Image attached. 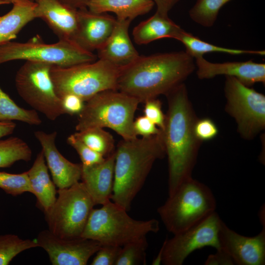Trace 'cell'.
I'll return each mask as SVG.
<instances>
[{"label":"cell","instance_id":"e575fe53","mask_svg":"<svg viewBox=\"0 0 265 265\" xmlns=\"http://www.w3.org/2000/svg\"><path fill=\"white\" fill-rule=\"evenodd\" d=\"M122 247L113 245H102L96 253L91 265H115Z\"/></svg>","mask_w":265,"mask_h":265},{"label":"cell","instance_id":"8d00e7d4","mask_svg":"<svg viewBox=\"0 0 265 265\" xmlns=\"http://www.w3.org/2000/svg\"><path fill=\"white\" fill-rule=\"evenodd\" d=\"M133 129L138 135L148 137L158 134L161 130L145 115L138 117L133 121Z\"/></svg>","mask_w":265,"mask_h":265},{"label":"cell","instance_id":"ba28073f","mask_svg":"<svg viewBox=\"0 0 265 265\" xmlns=\"http://www.w3.org/2000/svg\"><path fill=\"white\" fill-rule=\"evenodd\" d=\"M98 57L71 40L45 43L38 35L26 42L9 41L0 46V64L15 60L42 62L68 67L95 61Z\"/></svg>","mask_w":265,"mask_h":265},{"label":"cell","instance_id":"83f0119b","mask_svg":"<svg viewBox=\"0 0 265 265\" xmlns=\"http://www.w3.org/2000/svg\"><path fill=\"white\" fill-rule=\"evenodd\" d=\"M32 156L27 144L17 137L0 140V168L8 167L19 160L28 161Z\"/></svg>","mask_w":265,"mask_h":265},{"label":"cell","instance_id":"9a60e30c","mask_svg":"<svg viewBox=\"0 0 265 265\" xmlns=\"http://www.w3.org/2000/svg\"><path fill=\"white\" fill-rule=\"evenodd\" d=\"M195 59L197 75L200 79H209L218 75L234 77L251 87L256 83H265V64L252 60L213 63L203 56Z\"/></svg>","mask_w":265,"mask_h":265},{"label":"cell","instance_id":"f35d334b","mask_svg":"<svg viewBox=\"0 0 265 265\" xmlns=\"http://www.w3.org/2000/svg\"><path fill=\"white\" fill-rule=\"evenodd\" d=\"M205 265H234V263L229 255L220 248L215 254L210 255L205 262Z\"/></svg>","mask_w":265,"mask_h":265},{"label":"cell","instance_id":"1f68e13d","mask_svg":"<svg viewBox=\"0 0 265 265\" xmlns=\"http://www.w3.org/2000/svg\"><path fill=\"white\" fill-rule=\"evenodd\" d=\"M0 188L13 196L26 192L32 193L27 171L20 174L0 172Z\"/></svg>","mask_w":265,"mask_h":265},{"label":"cell","instance_id":"e0dca14e","mask_svg":"<svg viewBox=\"0 0 265 265\" xmlns=\"http://www.w3.org/2000/svg\"><path fill=\"white\" fill-rule=\"evenodd\" d=\"M78 29L73 41L86 51L98 50L111 34L116 18L106 13L91 12L86 7L78 9Z\"/></svg>","mask_w":265,"mask_h":265},{"label":"cell","instance_id":"ac0fdd59","mask_svg":"<svg viewBox=\"0 0 265 265\" xmlns=\"http://www.w3.org/2000/svg\"><path fill=\"white\" fill-rule=\"evenodd\" d=\"M36 18L43 20L59 40L73 41L78 26V9L59 0H34Z\"/></svg>","mask_w":265,"mask_h":265},{"label":"cell","instance_id":"60d3db41","mask_svg":"<svg viewBox=\"0 0 265 265\" xmlns=\"http://www.w3.org/2000/svg\"><path fill=\"white\" fill-rule=\"evenodd\" d=\"M16 124L13 121H0V139L13 133Z\"/></svg>","mask_w":265,"mask_h":265},{"label":"cell","instance_id":"8992f818","mask_svg":"<svg viewBox=\"0 0 265 265\" xmlns=\"http://www.w3.org/2000/svg\"><path fill=\"white\" fill-rule=\"evenodd\" d=\"M216 208L210 188L191 177L168 196L157 212L167 230L175 234L198 223L215 212Z\"/></svg>","mask_w":265,"mask_h":265},{"label":"cell","instance_id":"d590c367","mask_svg":"<svg viewBox=\"0 0 265 265\" xmlns=\"http://www.w3.org/2000/svg\"><path fill=\"white\" fill-rule=\"evenodd\" d=\"M194 132L196 137L201 142L214 138L218 132L214 122L208 118L196 120L194 125Z\"/></svg>","mask_w":265,"mask_h":265},{"label":"cell","instance_id":"b9f144b4","mask_svg":"<svg viewBox=\"0 0 265 265\" xmlns=\"http://www.w3.org/2000/svg\"><path fill=\"white\" fill-rule=\"evenodd\" d=\"M63 3L72 7L73 8L79 9L86 7L87 3L90 0H59Z\"/></svg>","mask_w":265,"mask_h":265},{"label":"cell","instance_id":"484cf974","mask_svg":"<svg viewBox=\"0 0 265 265\" xmlns=\"http://www.w3.org/2000/svg\"><path fill=\"white\" fill-rule=\"evenodd\" d=\"M13 120L30 125H39L42 123L37 111L20 107L0 87V121Z\"/></svg>","mask_w":265,"mask_h":265},{"label":"cell","instance_id":"7a4b0ae2","mask_svg":"<svg viewBox=\"0 0 265 265\" xmlns=\"http://www.w3.org/2000/svg\"><path fill=\"white\" fill-rule=\"evenodd\" d=\"M195 68L194 58L186 51L140 56L122 69L117 90L144 103L166 95L183 83Z\"/></svg>","mask_w":265,"mask_h":265},{"label":"cell","instance_id":"f546056e","mask_svg":"<svg viewBox=\"0 0 265 265\" xmlns=\"http://www.w3.org/2000/svg\"><path fill=\"white\" fill-rule=\"evenodd\" d=\"M39 247L36 239H23L13 234L0 235V265H7L21 252Z\"/></svg>","mask_w":265,"mask_h":265},{"label":"cell","instance_id":"603a6c76","mask_svg":"<svg viewBox=\"0 0 265 265\" xmlns=\"http://www.w3.org/2000/svg\"><path fill=\"white\" fill-rule=\"evenodd\" d=\"M154 4L153 0H90L86 8L97 13L112 12L116 19L132 20L149 12Z\"/></svg>","mask_w":265,"mask_h":265},{"label":"cell","instance_id":"d6a6232c","mask_svg":"<svg viewBox=\"0 0 265 265\" xmlns=\"http://www.w3.org/2000/svg\"><path fill=\"white\" fill-rule=\"evenodd\" d=\"M67 143L78 153L84 166H90L104 160L106 158L94 151L77 138L74 134L69 136Z\"/></svg>","mask_w":265,"mask_h":265},{"label":"cell","instance_id":"52a82bcc","mask_svg":"<svg viewBox=\"0 0 265 265\" xmlns=\"http://www.w3.org/2000/svg\"><path fill=\"white\" fill-rule=\"evenodd\" d=\"M121 70L106 60L99 59L68 67L52 65L50 75L59 98L72 94L86 102L101 92L117 90Z\"/></svg>","mask_w":265,"mask_h":265},{"label":"cell","instance_id":"4dcf8cb0","mask_svg":"<svg viewBox=\"0 0 265 265\" xmlns=\"http://www.w3.org/2000/svg\"><path fill=\"white\" fill-rule=\"evenodd\" d=\"M147 247L146 237L126 244L122 246L115 265H145Z\"/></svg>","mask_w":265,"mask_h":265},{"label":"cell","instance_id":"3957f363","mask_svg":"<svg viewBox=\"0 0 265 265\" xmlns=\"http://www.w3.org/2000/svg\"><path fill=\"white\" fill-rule=\"evenodd\" d=\"M111 200L128 211L155 161L166 155L160 133L120 141L115 151Z\"/></svg>","mask_w":265,"mask_h":265},{"label":"cell","instance_id":"f1b7e54d","mask_svg":"<svg viewBox=\"0 0 265 265\" xmlns=\"http://www.w3.org/2000/svg\"><path fill=\"white\" fill-rule=\"evenodd\" d=\"M231 0H197L189 11L190 18L204 27L215 23L221 7Z\"/></svg>","mask_w":265,"mask_h":265},{"label":"cell","instance_id":"cb8c5ba5","mask_svg":"<svg viewBox=\"0 0 265 265\" xmlns=\"http://www.w3.org/2000/svg\"><path fill=\"white\" fill-rule=\"evenodd\" d=\"M33 3H16L8 13L0 16V46L15 39L20 31L36 19Z\"/></svg>","mask_w":265,"mask_h":265},{"label":"cell","instance_id":"d6986e66","mask_svg":"<svg viewBox=\"0 0 265 265\" xmlns=\"http://www.w3.org/2000/svg\"><path fill=\"white\" fill-rule=\"evenodd\" d=\"M131 19H116L114 29L105 44L98 51L99 59L106 60L123 69L139 56L129 34Z\"/></svg>","mask_w":265,"mask_h":265},{"label":"cell","instance_id":"8fae6325","mask_svg":"<svg viewBox=\"0 0 265 265\" xmlns=\"http://www.w3.org/2000/svg\"><path fill=\"white\" fill-rule=\"evenodd\" d=\"M225 110L235 120L238 131L250 140L265 128V96L234 77H226Z\"/></svg>","mask_w":265,"mask_h":265},{"label":"cell","instance_id":"d4e9b609","mask_svg":"<svg viewBox=\"0 0 265 265\" xmlns=\"http://www.w3.org/2000/svg\"><path fill=\"white\" fill-rule=\"evenodd\" d=\"M174 39L182 43L186 48V52L194 58L203 56L204 54L210 53H221L232 55L265 54V51L231 49L213 45L200 39L183 29L177 33Z\"/></svg>","mask_w":265,"mask_h":265},{"label":"cell","instance_id":"836d02e7","mask_svg":"<svg viewBox=\"0 0 265 265\" xmlns=\"http://www.w3.org/2000/svg\"><path fill=\"white\" fill-rule=\"evenodd\" d=\"M144 114L160 130L163 129L165 115L162 110L160 101L157 98L148 100L144 103Z\"/></svg>","mask_w":265,"mask_h":265},{"label":"cell","instance_id":"ee69618b","mask_svg":"<svg viewBox=\"0 0 265 265\" xmlns=\"http://www.w3.org/2000/svg\"><path fill=\"white\" fill-rule=\"evenodd\" d=\"M7 4V3L3 1L0 0V5H2V4Z\"/></svg>","mask_w":265,"mask_h":265},{"label":"cell","instance_id":"ffe728a7","mask_svg":"<svg viewBox=\"0 0 265 265\" xmlns=\"http://www.w3.org/2000/svg\"><path fill=\"white\" fill-rule=\"evenodd\" d=\"M115 158L114 151L101 162L90 166L81 164V182L95 205H103L111 200Z\"/></svg>","mask_w":265,"mask_h":265},{"label":"cell","instance_id":"4fadbf2b","mask_svg":"<svg viewBox=\"0 0 265 265\" xmlns=\"http://www.w3.org/2000/svg\"><path fill=\"white\" fill-rule=\"evenodd\" d=\"M36 239L53 265H86L102 246L97 241L82 237L61 238L49 230L40 232Z\"/></svg>","mask_w":265,"mask_h":265},{"label":"cell","instance_id":"44dd1931","mask_svg":"<svg viewBox=\"0 0 265 265\" xmlns=\"http://www.w3.org/2000/svg\"><path fill=\"white\" fill-rule=\"evenodd\" d=\"M48 169L42 150L27 171L32 193L36 197L38 204L44 212L52 207L56 199L55 185L50 178Z\"/></svg>","mask_w":265,"mask_h":265},{"label":"cell","instance_id":"9c48e42d","mask_svg":"<svg viewBox=\"0 0 265 265\" xmlns=\"http://www.w3.org/2000/svg\"><path fill=\"white\" fill-rule=\"evenodd\" d=\"M52 207L44 212L49 230L64 238L81 237L95 205L82 182L57 190Z\"/></svg>","mask_w":265,"mask_h":265},{"label":"cell","instance_id":"2e32d148","mask_svg":"<svg viewBox=\"0 0 265 265\" xmlns=\"http://www.w3.org/2000/svg\"><path fill=\"white\" fill-rule=\"evenodd\" d=\"M34 133L42 146L48 168L55 186L58 189H63L79 182L81 179V164L70 161L59 152L55 144L57 132L48 133L38 131Z\"/></svg>","mask_w":265,"mask_h":265},{"label":"cell","instance_id":"5bb4252c","mask_svg":"<svg viewBox=\"0 0 265 265\" xmlns=\"http://www.w3.org/2000/svg\"><path fill=\"white\" fill-rule=\"evenodd\" d=\"M220 248L226 252L234 265L265 264V229L254 237L240 235L221 220L218 233Z\"/></svg>","mask_w":265,"mask_h":265},{"label":"cell","instance_id":"ab89813d","mask_svg":"<svg viewBox=\"0 0 265 265\" xmlns=\"http://www.w3.org/2000/svg\"><path fill=\"white\" fill-rule=\"evenodd\" d=\"M180 0H153L157 5V11L160 14L168 16L169 11Z\"/></svg>","mask_w":265,"mask_h":265},{"label":"cell","instance_id":"7c38bea8","mask_svg":"<svg viewBox=\"0 0 265 265\" xmlns=\"http://www.w3.org/2000/svg\"><path fill=\"white\" fill-rule=\"evenodd\" d=\"M221 220L215 211L189 228L166 239L161 246V263L182 265L197 249L207 246L219 249L218 233Z\"/></svg>","mask_w":265,"mask_h":265},{"label":"cell","instance_id":"7402d4cb","mask_svg":"<svg viewBox=\"0 0 265 265\" xmlns=\"http://www.w3.org/2000/svg\"><path fill=\"white\" fill-rule=\"evenodd\" d=\"M181 29L168 16L163 15L156 11L149 19L134 27L132 35L134 42L137 44H146L161 38L174 39Z\"/></svg>","mask_w":265,"mask_h":265},{"label":"cell","instance_id":"5b68a950","mask_svg":"<svg viewBox=\"0 0 265 265\" xmlns=\"http://www.w3.org/2000/svg\"><path fill=\"white\" fill-rule=\"evenodd\" d=\"M159 230L155 219L138 220L127 211L111 201L92 210L81 237L94 240L102 245L122 247Z\"/></svg>","mask_w":265,"mask_h":265},{"label":"cell","instance_id":"7bdbcfd3","mask_svg":"<svg viewBox=\"0 0 265 265\" xmlns=\"http://www.w3.org/2000/svg\"><path fill=\"white\" fill-rule=\"evenodd\" d=\"M7 3V4L12 3L13 4L16 3H33L35 2L34 0H0Z\"/></svg>","mask_w":265,"mask_h":265},{"label":"cell","instance_id":"6da1fadb","mask_svg":"<svg viewBox=\"0 0 265 265\" xmlns=\"http://www.w3.org/2000/svg\"><path fill=\"white\" fill-rule=\"evenodd\" d=\"M168 109L161 135L167 156L168 196L192 177L200 141L194 132L197 118L184 83L166 95Z\"/></svg>","mask_w":265,"mask_h":265},{"label":"cell","instance_id":"4316f807","mask_svg":"<svg viewBox=\"0 0 265 265\" xmlns=\"http://www.w3.org/2000/svg\"><path fill=\"white\" fill-rule=\"evenodd\" d=\"M74 134L90 148L105 158L115 151L113 137L103 128H89L77 132Z\"/></svg>","mask_w":265,"mask_h":265},{"label":"cell","instance_id":"30bf717a","mask_svg":"<svg viewBox=\"0 0 265 265\" xmlns=\"http://www.w3.org/2000/svg\"><path fill=\"white\" fill-rule=\"evenodd\" d=\"M52 65L26 61L16 73L15 85L21 97L33 109L54 121L65 113L51 77Z\"/></svg>","mask_w":265,"mask_h":265},{"label":"cell","instance_id":"277c9868","mask_svg":"<svg viewBox=\"0 0 265 265\" xmlns=\"http://www.w3.org/2000/svg\"><path fill=\"white\" fill-rule=\"evenodd\" d=\"M139 100L118 90H108L97 93L85 102L79 115L77 132L92 128H108L123 139L137 137L133 129L135 112Z\"/></svg>","mask_w":265,"mask_h":265},{"label":"cell","instance_id":"74e56055","mask_svg":"<svg viewBox=\"0 0 265 265\" xmlns=\"http://www.w3.org/2000/svg\"><path fill=\"white\" fill-rule=\"evenodd\" d=\"M61 99L65 113L70 115H79L82 111L85 104V102L80 97L72 94H66Z\"/></svg>","mask_w":265,"mask_h":265}]
</instances>
